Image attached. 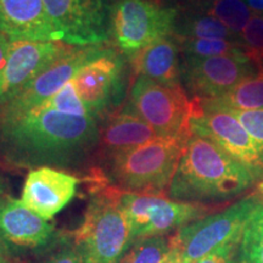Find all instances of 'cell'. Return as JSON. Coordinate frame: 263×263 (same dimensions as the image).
<instances>
[{"label": "cell", "mask_w": 263, "mask_h": 263, "mask_svg": "<svg viewBox=\"0 0 263 263\" xmlns=\"http://www.w3.org/2000/svg\"><path fill=\"white\" fill-rule=\"evenodd\" d=\"M129 60L114 47L78 72L71 81L87 114L104 121L116 112L126 99Z\"/></svg>", "instance_id": "ba28073f"}, {"label": "cell", "mask_w": 263, "mask_h": 263, "mask_svg": "<svg viewBox=\"0 0 263 263\" xmlns=\"http://www.w3.org/2000/svg\"><path fill=\"white\" fill-rule=\"evenodd\" d=\"M11 43L12 39L9 35L0 32V70H2V67L6 61V58H8L10 48H11Z\"/></svg>", "instance_id": "4dcf8cb0"}, {"label": "cell", "mask_w": 263, "mask_h": 263, "mask_svg": "<svg viewBox=\"0 0 263 263\" xmlns=\"http://www.w3.org/2000/svg\"><path fill=\"white\" fill-rule=\"evenodd\" d=\"M45 263H94V261L87 242L74 236L72 241L65 242Z\"/></svg>", "instance_id": "83f0119b"}, {"label": "cell", "mask_w": 263, "mask_h": 263, "mask_svg": "<svg viewBox=\"0 0 263 263\" xmlns=\"http://www.w3.org/2000/svg\"><path fill=\"white\" fill-rule=\"evenodd\" d=\"M262 199L263 186L239 197L222 211L210 213L182 227L171 238V246L189 263H195L219 246L239 240Z\"/></svg>", "instance_id": "8992f818"}, {"label": "cell", "mask_w": 263, "mask_h": 263, "mask_svg": "<svg viewBox=\"0 0 263 263\" xmlns=\"http://www.w3.org/2000/svg\"><path fill=\"white\" fill-rule=\"evenodd\" d=\"M120 201L129 224L132 242L151 236H166L212 211L211 206L177 201L163 195L121 192Z\"/></svg>", "instance_id": "9c48e42d"}, {"label": "cell", "mask_w": 263, "mask_h": 263, "mask_svg": "<svg viewBox=\"0 0 263 263\" xmlns=\"http://www.w3.org/2000/svg\"><path fill=\"white\" fill-rule=\"evenodd\" d=\"M6 258H5V248L0 244V263H5Z\"/></svg>", "instance_id": "e575fe53"}, {"label": "cell", "mask_w": 263, "mask_h": 263, "mask_svg": "<svg viewBox=\"0 0 263 263\" xmlns=\"http://www.w3.org/2000/svg\"><path fill=\"white\" fill-rule=\"evenodd\" d=\"M262 185H263V184H262Z\"/></svg>", "instance_id": "74e56055"}, {"label": "cell", "mask_w": 263, "mask_h": 263, "mask_svg": "<svg viewBox=\"0 0 263 263\" xmlns=\"http://www.w3.org/2000/svg\"><path fill=\"white\" fill-rule=\"evenodd\" d=\"M58 239L55 227L10 195L0 197V244L22 250L47 249Z\"/></svg>", "instance_id": "9a60e30c"}, {"label": "cell", "mask_w": 263, "mask_h": 263, "mask_svg": "<svg viewBox=\"0 0 263 263\" xmlns=\"http://www.w3.org/2000/svg\"><path fill=\"white\" fill-rule=\"evenodd\" d=\"M182 51L173 34L143 49L129 59L130 68L137 76H144L168 87L182 85Z\"/></svg>", "instance_id": "ac0fdd59"}, {"label": "cell", "mask_w": 263, "mask_h": 263, "mask_svg": "<svg viewBox=\"0 0 263 263\" xmlns=\"http://www.w3.org/2000/svg\"><path fill=\"white\" fill-rule=\"evenodd\" d=\"M186 140L157 139L101 161L91 179L123 193L167 196Z\"/></svg>", "instance_id": "3957f363"}, {"label": "cell", "mask_w": 263, "mask_h": 263, "mask_svg": "<svg viewBox=\"0 0 263 263\" xmlns=\"http://www.w3.org/2000/svg\"><path fill=\"white\" fill-rule=\"evenodd\" d=\"M0 32L14 41L62 42L43 0H0Z\"/></svg>", "instance_id": "e0dca14e"}, {"label": "cell", "mask_w": 263, "mask_h": 263, "mask_svg": "<svg viewBox=\"0 0 263 263\" xmlns=\"http://www.w3.org/2000/svg\"><path fill=\"white\" fill-rule=\"evenodd\" d=\"M157 138L149 124L137 115L121 108L100 123V140L97 153L100 161H103L115 154L144 145Z\"/></svg>", "instance_id": "d6986e66"}, {"label": "cell", "mask_w": 263, "mask_h": 263, "mask_svg": "<svg viewBox=\"0 0 263 263\" xmlns=\"http://www.w3.org/2000/svg\"><path fill=\"white\" fill-rule=\"evenodd\" d=\"M178 11L155 0H114L110 4L114 48L129 60L153 43L173 34Z\"/></svg>", "instance_id": "52a82bcc"}, {"label": "cell", "mask_w": 263, "mask_h": 263, "mask_svg": "<svg viewBox=\"0 0 263 263\" xmlns=\"http://www.w3.org/2000/svg\"><path fill=\"white\" fill-rule=\"evenodd\" d=\"M246 4L257 14H263V0H245Z\"/></svg>", "instance_id": "d6a6232c"}, {"label": "cell", "mask_w": 263, "mask_h": 263, "mask_svg": "<svg viewBox=\"0 0 263 263\" xmlns=\"http://www.w3.org/2000/svg\"><path fill=\"white\" fill-rule=\"evenodd\" d=\"M100 121L38 107L0 114V162L12 168L77 170L97 154Z\"/></svg>", "instance_id": "6da1fadb"}, {"label": "cell", "mask_w": 263, "mask_h": 263, "mask_svg": "<svg viewBox=\"0 0 263 263\" xmlns=\"http://www.w3.org/2000/svg\"><path fill=\"white\" fill-rule=\"evenodd\" d=\"M230 111V112L238 118L239 122L241 123V126L244 127L246 132L252 137V139H254L263 149V108L262 110L252 111Z\"/></svg>", "instance_id": "f1b7e54d"}, {"label": "cell", "mask_w": 263, "mask_h": 263, "mask_svg": "<svg viewBox=\"0 0 263 263\" xmlns=\"http://www.w3.org/2000/svg\"><path fill=\"white\" fill-rule=\"evenodd\" d=\"M80 180L65 171L41 167L31 170L22 188L21 201L42 218L50 221L77 193Z\"/></svg>", "instance_id": "2e32d148"}, {"label": "cell", "mask_w": 263, "mask_h": 263, "mask_svg": "<svg viewBox=\"0 0 263 263\" xmlns=\"http://www.w3.org/2000/svg\"><path fill=\"white\" fill-rule=\"evenodd\" d=\"M238 241L239 240H235V241L227 242V244L219 246L195 263H233Z\"/></svg>", "instance_id": "f546056e"}, {"label": "cell", "mask_w": 263, "mask_h": 263, "mask_svg": "<svg viewBox=\"0 0 263 263\" xmlns=\"http://www.w3.org/2000/svg\"><path fill=\"white\" fill-rule=\"evenodd\" d=\"M39 107L51 108V110H57L62 114L88 116L87 110H85L83 103H82L81 99L78 98L77 93H76L71 81Z\"/></svg>", "instance_id": "4316f807"}, {"label": "cell", "mask_w": 263, "mask_h": 263, "mask_svg": "<svg viewBox=\"0 0 263 263\" xmlns=\"http://www.w3.org/2000/svg\"><path fill=\"white\" fill-rule=\"evenodd\" d=\"M170 255V254H168ZM167 259H168V256H167V258H166V261H164L163 263H167Z\"/></svg>", "instance_id": "8d00e7d4"}, {"label": "cell", "mask_w": 263, "mask_h": 263, "mask_svg": "<svg viewBox=\"0 0 263 263\" xmlns=\"http://www.w3.org/2000/svg\"><path fill=\"white\" fill-rule=\"evenodd\" d=\"M257 182L248 167L213 141L192 134L183 147L167 196L210 206L242 196Z\"/></svg>", "instance_id": "7a4b0ae2"}, {"label": "cell", "mask_w": 263, "mask_h": 263, "mask_svg": "<svg viewBox=\"0 0 263 263\" xmlns=\"http://www.w3.org/2000/svg\"><path fill=\"white\" fill-rule=\"evenodd\" d=\"M239 42L248 55L258 67L263 66V14H256L239 34Z\"/></svg>", "instance_id": "484cf974"}, {"label": "cell", "mask_w": 263, "mask_h": 263, "mask_svg": "<svg viewBox=\"0 0 263 263\" xmlns=\"http://www.w3.org/2000/svg\"><path fill=\"white\" fill-rule=\"evenodd\" d=\"M195 105L196 111L190 121L192 134L213 141L233 159L248 167L258 182L263 180V149L238 118L228 110L203 108L197 103Z\"/></svg>", "instance_id": "4fadbf2b"}, {"label": "cell", "mask_w": 263, "mask_h": 263, "mask_svg": "<svg viewBox=\"0 0 263 263\" xmlns=\"http://www.w3.org/2000/svg\"><path fill=\"white\" fill-rule=\"evenodd\" d=\"M108 44L74 47L25 85L11 100L0 106V114L20 115L35 110L74 78L82 68L110 50Z\"/></svg>", "instance_id": "8fae6325"}, {"label": "cell", "mask_w": 263, "mask_h": 263, "mask_svg": "<svg viewBox=\"0 0 263 263\" xmlns=\"http://www.w3.org/2000/svg\"><path fill=\"white\" fill-rule=\"evenodd\" d=\"M91 184L93 193L84 221L74 236L87 242L94 263H118L132 244L121 192L103 182L91 180Z\"/></svg>", "instance_id": "277c9868"}, {"label": "cell", "mask_w": 263, "mask_h": 263, "mask_svg": "<svg viewBox=\"0 0 263 263\" xmlns=\"http://www.w3.org/2000/svg\"><path fill=\"white\" fill-rule=\"evenodd\" d=\"M194 101V100H193ZM203 108L252 111L263 108V66L251 77L245 78L222 97L206 101H195Z\"/></svg>", "instance_id": "ffe728a7"}, {"label": "cell", "mask_w": 263, "mask_h": 263, "mask_svg": "<svg viewBox=\"0 0 263 263\" xmlns=\"http://www.w3.org/2000/svg\"><path fill=\"white\" fill-rule=\"evenodd\" d=\"M51 24L72 47L107 44L111 39L107 0H43Z\"/></svg>", "instance_id": "30bf717a"}, {"label": "cell", "mask_w": 263, "mask_h": 263, "mask_svg": "<svg viewBox=\"0 0 263 263\" xmlns=\"http://www.w3.org/2000/svg\"><path fill=\"white\" fill-rule=\"evenodd\" d=\"M182 57L213 58V57H248L239 41L227 39H179ZM250 59V58H249Z\"/></svg>", "instance_id": "cb8c5ba5"}, {"label": "cell", "mask_w": 263, "mask_h": 263, "mask_svg": "<svg viewBox=\"0 0 263 263\" xmlns=\"http://www.w3.org/2000/svg\"><path fill=\"white\" fill-rule=\"evenodd\" d=\"M258 68L248 57H183L182 85L194 101L213 100L251 77Z\"/></svg>", "instance_id": "7c38bea8"}, {"label": "cell", "mask_w": 263, "mask_h": 263, "mask_svg": "<svg viewBox=\"0 0 263 263\" xmlns=\"http://www.w3.org/2000/svg\"><path fill=\"white\" fill-rule=\"evenodd\" d=\"M155 2H157V3H162V0H155Z\"/></svg>", "instance_id": "d590c367"}, {"label": "cell", "mask_w": 263, "mask_h": 263, "mask_svg": "<svg viewBox=\"0 0 263 263\" xmlns=\"http://www.w3.org/2000/svg\"><path fill=\"white\" fill-rule=\"evenodd\" d=\"M189 9L217 18L238 37L256 14L245 0H194Z\"/></svg>", "instance_id": "7402d4cb"}, {"label": "cell", "mask_w": 263, "mask_h": 263, "mask_svg": "<svg viewBox=\"0 0 263 263\" xmlns=\"http://www.w3.org/2000/svg\"><path fill=\"white\" fill-rule=\"evenodd\" d=\"M74 47L62 42L14 41L0 70V106L11 100L35 76Z\"/></svg>", "instance_id": "5bb4252c"}, {"label": "cell", "mask_w": 263, "mask_h": 263, "mask_svg": "<svg viewBox=\"0 0 263 263\" xmlns=\"http://www.w3.org/2000/svg\"><path fill=\"white\" fill-rule=\"evenodd\" d=\"M124 110L137 115L162 139L188 140L196 105L183 87H168L137 76Z\"/></svg>", "instance_id": "5b68a950"}, {"label": "cell", "mask_w": 263, "mask_h": 263, "mask_svg": "<svg viewBox=\"0 0 263 263\" xmlns=\"http://www.w3.org/2000/svg\"><path fill=\"white\" fill-rule=\"evenodd\" d=\"M167 263H189V262L186 261V259H184L182 257V255H180L176 249H173L172 246H171V251L168 255V259H167Z\"/></svg>", "instance_id": "1f68e13d"}, {"label": "cell", "mask_w": 263, "mask_h": 263, "mask_svg": "<svg viewBox=\"0 0 263 263\" xmlns=\"http://www.w3.org/2000/svg\"><path fill=\"white\" fill-rule=\"evenodd\" d=\"M233 263H263V199L242 230Z\"/></svg>", "instance_id": "603a6c76"}, {"label": "cell", "mask_w": 263, "mask_h": 263, "mask_svg": "<svg viewBox=\"0 0 263 263\" xmlns=\"http://www.w3.org/2000/svg\"><path fill=\"white\" fill-rule=\"evenodd\" d=\"M173 35L179 39H227L239 41V37L229 31L221 21L197 10L178 11Z\"/></svg>", "instance_id": "44dd1931"}, {"label": "cell", "mask_w": 263, "mask_h": 263, "mask_svg": "<svg viewBox=\"0 0 263 263\" xmlns=\"http://www.w3.org/2000/svg\"><path fill=\"white\" fill-rule=\"evenodd\" d=\"M5 192H6V183H5L4 177H3L2 173H0V197L6 195Z\"/></svg>", "instance_id": "836d02e7"}, {"label": "cell", "mask_w": 263, "mask_h": 263, "mask_svg": "<svg viewBox=\"0 0 263 263\" xmlns=\"http://www.w3.org/2000/svg\"><path fill=\"white\" fill-rule=\"evenodd\" d=\"M171 251V238L151 236L134 240L118 263H163Z\"/></svg>", "instance_id": "d4e9b609"}]
</instances>
